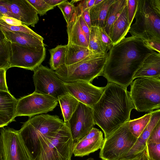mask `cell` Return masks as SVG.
<instances>
[{
  "mask_svg": "<svg viewBox=\"0 0 160 160\" xmlns=\"http://www.w3.org/2000/svg\"><path fill=\"white\" fill-rule=\"evenodd\" d=\"M153 51L141 39L125 38L109 50L102 76L108 83L127 88L145 58Z\"/></svg>",
  "mask_w": 160,
  "mask_h": 160,
  "instance_id": "obj_1",
  "label": "cell"
},
{
  "mask_svg": "<svg viewBox=\"0 0 160 160\" xmlns=\"http://www.w3.org/2000/svg\"><path fill=\"white\" fill-rule=\"evenodd\" d=\"M92 109L95 123L102 129L105 138L130 120L134 107L127 88L108 82Z\"/></svg>",
  "mask_w": 160,
  "mask_h": 160,
  "instance_id": "obj_2",
  "label": "cell"
},
{
  "mask_svg": "<svg viewBox=\"0 0 160 160\" xmlns=\"http://www.w3.org/2000/svg\"><path fill=\"white\" fill-rule=\"evenodd\" d=\"M74 142L65 122L57 132L38 140L32 155L33 160H71Z\"/></svg>",
  "mask_w": 160,
  "mask_h": 160,
  "instance_id": "obj_3",
  "label": "cell"
},
{
  "mask_svg": "<svg viewBox=\"0 0 160 160\" xmlns=\"http://www.w3.org/2000/svg\"><path fill=\"white\" fill-rule=\"evenodd\" d=\"M108 56V53L92 54L76 63L63 65L55 72L64 82H91L95 78L102 75Z\"/></svg>",
  "mask_w": 160,
  "mask_h": 160,
  "instance_id": "obj_4",
  "label": "cell"
},
{
  "mask_svg": "<svg viewBox=\"0 0 160 160\" xmlns=\"http://www.w3.org/2000/svg\"><path fill=\"white\" fill-rule=\"evenodd\" d=\"M129 32L132 36L144 41L160 43V15L150 0H138L134 18Z\"/></svg>",
  "mask_w": 160,
  "mask_h": 160,
  "instance_id": "obj_5",
  "label": "cell"
},
{
  "mask_svg": "<svg viewBox=\"0 0 160 160\" xmlns=\"http://www.w3.org/2000/svg\"><path fill=\"white\" fill-rule=\"evenodd\" d=\"M130 85V97L137 111L150 112L160 108V78L139 77Z\"/></svg>",
  "mask_w": 160,
  "mask_h": 160,
  "instance_id": "obj_6",
  "label": "cell"
},
{
  "mask_svg": "<svg viewBox=\"0 0 160 160\" xmlns=\"http://www.w3.org/2000/svg\"><path fill=\"white\" fill-rule=\"evenodd\" d=\"M64 123L57 115L41 114L23 123L19 131L32 156L38 139L57 132Z\"/></svg>",
  "mask_w": 160,
  "mask_h": 160,
  "instance_id": "obj_7",
  "label": "cell"
},
{
  "mask_svg": "<svg viewBox=\"0 0 160 160\" xmlns=\"http://www.w3.org/2000/svg\"><path fill=\"white\" fill-rule=\"evenodd\" d=\"M127 122L104 138L99 153L102 160H122L134 144L137 138L130 131Z\"/></svg>",
  "mask_w": 160,
  "mask_h": 160,
  "instance_id": "obj_8",
  "label": "cell"
},
{
  "mask_svg": "<svg viewBox=\"0 0 160 160\" xmlns=\"http://www.w3.org/2000/svg\"><path fill=\"white\" fill-rule=\"evenodd\" d=\"M0 134L2 160H33L19 130L3 127L0 128Z\"/></svg>",
  "mask_w": 160,
  "mask_h": 160,
  "instance_id": "obj_9",
  "label": "cell"
},
{
  "mask_svg": "<svg viewBox=\"0 0 160 160\" xmlns=\"http://www.w3.org/2000/svg\"><path fill=\"white\" fill-rule=\"evenodd\" d=\"M33 71L32 77L35 92L50 95L57 99L59 96L69 93L64 82L51 68L41 65Z\"/></svg>",
  "mask_w": 160,
  "mask_h": 160,
  "instance_id": "obj_10",
  "label": "cell"
},
{
  "mask_svg": "<svg viewBox=\"0 0 160 160\" xmlns=\"http://www.w3.org/2000/svg\"><path fill=\"white\" fill-rule=\"evenodd\" d=\"M58 102V99L53 97L34 92L18 100L15 117L27 116L31 118L52 111Z\"/></svg>",
  "mask_w": 160,
  "mask_h": 160,
  "instance_id": "obj_11",
  "label": "cell"
},
{
  "mask_svg": "<svg viewBox=\"0 0 160 160\" xmlns=\"http://www.w3.org/2000/svg\"><path fill=\"white\" fill-rule=\"evenodd\" d=\"M11 48L10 68L16 67L34 71L41 65L46 57L44 45L25 47L12 43Z\"/></svg>",
  "mask_w": 160,
  "mask_h": 160,
  "instance_id": "obj_12",
  "label": "cell"
},
{
  "mask_svg": "<svg viewBox=\"0 0 160 160\" xmlns=\"http://www.w3.org/2000/svg\"><path fill=\"white\" fill-rule=\"evenodd\" d=\"M67 123L74 144L88 134L95 124L92 108L79 102L76 109Z\"/></svg>",
  "mask_w": 160,
  "mask_h": 160,
  "instance_id": "obj_13",
  "label": "cell"
},
{
  "mask_svg": "<svg viewBox=\"0 0 160 160\" xmlns=\"http://www.w3.org/2000/svg\"><path fill=\"white\" fill-rule=\"evenodd\" d=\"M64 84L68 93L80 102L92 108L102 95L105 87H98L91 82L78 81Z\"/></svg>",
  "mask_w": 160,
  "mask_h": 160,
  "instance_id": "obj_14",
  "label": "cell"
},
{
  "mask_svg": "<svg viewBox=\"0 0 160 160\" xmlns=\"http://www.w3.org/2000/svg\"><path fill=\"white\" fill-rule=\"evenodd\" d=\"M15 18L23 24L34 27L38 22V13L27 0H3Z\"/></svg>",
  "mask_w": 160,
  "mask_h": 160,
  "instance_id": "obj_15",
  "label": "cell"
},
{
  "mask_svg": "<svg viewBox=\"0 0 160 160\" xmlns=\"http://www.w3.org/2000/svg\"><path fill=\"white\" fill-rule=\"evenodd\" d=\"M104 140L102 131L93 127L88 134L74 144L73 154L75 156L88 155L101 149Z\"/></svg>",
  "mask_w": 160,
  "mask_h": 160,
  "instance_id": "obj_16",
  "label": "cell"
},
{
  "mask_svg": "<svg viewBox=\"0 0 160 160\" xmlns=\"http://www.w3.org/2000/svg\"><path fill=\"white\" fill-rule=\"evenodd\" d=\"M18 100L10 92L0 91V128L15 120Z\"/></svg>",
  "mask_w": 160,
  "mask_h": 160,
  "instance_id": "obj_17",
  "label": "cell"
},
{
  "mask_svg": "<svg viewBox=\"0 0 160 160\" xmlns=\"http://www.w3.org/2000/svg\"><path fill=\"white\" fill-rule=\"evenodd\" d=\"M160 118V109L152 112L148 123L137 138L134 144L122 159L138 155L144 150L151 133Z\"/></svg>",
  "mask_w": 160,
  "mask_h": 160,
  "instance_id": "obj_18",
  "label": "cell"
},
{
  "mask_svg": "<svg viewBox=\"0 0 160 160\" xmlns=\"http://www.w3.org/2000/svg\"><path fill=\"white\" fill-rule=\"evenodd\" d=\"M141 77L160 78V53L154 51L145 58L133 79Z\"/></svg>",
  "mask_w": 160,
  "mask_h": 160,
  "instance_id": "obj_19",
  "label": "cell"
},
{
  "mask_svg": "<svg viewBox=\"0 0 160 160\" xmlns=\"http://www.w3.org/2000/svg\"><path fill=\"white\" fill-rule=\"evenodd\" d=\"M130 26L128 20L126 5L113 26L111 36L112 45L125 38L129 32Z\"/></svg>",
  "mask_w": 160,
  "mask_h": 160,
  "instance_id": "obj_20",
  "label": "cell"
},
{
  "mask_svg": "<svg viewBox=\"0 0 160 160\" xmlns=\"http://www.w3.org/2000/svg\"><path fill=\"white\" fill-rule=\"evenodd\" d=\"M79 15L76 13L73 19L67 24L68 44H74L88 48V42L79 22Z\"/></svg>",
  "mask_w": 160,
  "mask_h": 160,
  "instance_id": "obj_21",
  "label": "cell"
},
{
  "mask_svg": "<svg viewBox=\"0 0 160 160\" xmlns=\"http://www.w3.org/2000/svg\"><path fill=\"white\" fill-rule=\"evenodd\" d=\"M116 0H103L89 9L91 26L103 29L108 9Z\"/></svg>",
  "mask_w": 160,
  "mask_h": 160,
  "instance_id": "obj_22",
  "label": "cell"
},
{
  "mask_svg": "<svg viewBox=\"0 0 160 160\" xmlns=\"http://www.w3.org/2000/svg\"><path fill=\"white\" fill-rule=\"evenodd\" d=\"M4 37L11 43L25 47H37L44 45L43 41L32 35L18 32H2Z\"/></svg>",
  "mask_w": 160,
  "mask_h": 160,
  "instance_id": "obj_23",
  "label": "cell"
},
{
  "mask_svg": "<svg viewBox=\"0 0 160 160\" xmlns=\"http://www.w3.org/2000/svg\"><path fill=\"white\" fill-rule=\"evenodd\" d=\"M65 55V64H72L84 59L93 53L88 48L80 45L67 44Z\"/></svg>",
  "mask_w": 160,
  "mask_h": 160,
  "instance_id": "obj_24",
  "label": "cell"
},
{
  "mask_svg": "<svg viewBox=\"0 0 160 160\" xmlns=\"http://www.w3.org/2000/svg\"><path fill=\"white\" fill-rule=\"evenodd\" d=\"M127 3V0H116L108 9L103 29L110 38L114 23L126 6Z\"/></svg>",
  "mask_w": 160,
  "mask_h": 160,
  "instance_id": "obj_25",
  "label": "cell"
},
{
  "mask_svg": "<svg viewBox=\"0 0 160 160\" xmlns=\"http://www.w3.org/2000/svg\"><path fill=\"white\" fill-rule=\"evenodd\" d=\"M58 100L64 122H68L76 109L79 102L69 93L59 96Z\"/></svg>",
  "mask_w": 160,
  "mask_h": 160,
  "instance_id": "obj_26",
  "label": "cell"
},
{
  "mask_svg": "<svg viewBox=\"0 0 160 160\" xmlns=\"http://www.w3.org/2000/svg\"><path fill=\"white\" fill-rule=\"evenodd\" d=\"M88 45V49L94 54L108 53V49L102 41L98 27L91 26Z\"/></svg>",
  "mask_w": 160,
  "mask_h": 160,
  "instance_id": "obj_27",
  "label": "cell"
},
{
  "mask_svg": "<svg viewBox=\"0 0 160 160\" xmlns=\"http://www.w3.org/2000/svg\"><path fill=\"white\" fill-rule=\"evenodd\" d=\"M67 45H58L49 50L50 54L49 64L51 68L56 71L65 64V55Z\"/></svg>",
  "mask_w": 160,
  "mask_h": 160,
  "instance_id": "obj_28",
  "label": "cell"
},
{
  "mask_svg": "<svg viewBox=\"0 0 160 160\" xmlns=\"http://www.w3.org/2000/svg\"><path fill=\"white\" fill-rule=\"evenodd\" d=\"M11 43L4 37L0 38V69L7 71L10 68L12 55Z\"/></svg>",
  "mask_w": 160,
  "mask_h": 160,
  "instance_id": "obj_29",
  "label": "cell"
},
{
  "mask_svg": "<svg viewBox=\"0 0 160 160\" xmlns=\"http://www.w3.org/2000/svg\"><path fill=\"white\" fill-rule=\"evenodd\" d=\"M152 112H148L139 118L127 121L128 129L132 134L138 138L150 120Z\"/></svg>",
  "mask_w": 160,
  "mask_h": 160,
  "instance_id": "obj_30",
  "label": "cell"
},
{
  "mask_svg": "<svg viewBox=\"0 0 160 160\" xmlns=\"http://www.w3.org/2000/svg\"><path fill=\"white\" fill-rule=\"evenodd\" d=\"M0 29L1 32L9 31L21 32L32 35L42 41L44 39L42 37L23 24L20 26H11L0 19Z\"/></svg>",
  "mask_w": 160,
  "mask_h": 160,
  "instance_id": "obj_31",
  "label": "cell"
},
{
  "mask_svg": "<svg viewBox=\"0 0 160 160\" xmlns=\"http://www.w3.org/2000/svg\"><path fill=\"white\" fill-rule=\"evenodd\" d=\"M61 11L67 24L72 21L76 13V6L67 0L57 6Z\"/></svg>",
  "mask_w": 160,
  "mask_h": 160,
  "instance_id": "obj_32",
  "label": "cell"
},
{
  "mask_svg": "<svg viewBox=\"0 0 160 160\" xmlns=\"http://www.w3.org/2000/svg\"><path fill=\"white\" fill-rule=\"evenodd\" d=\"M148 160H160V143L147 142L145 149Z\"/></svg>",
  "mask_w": 160,
  "mask_h": 160,
  "instance_id": "obj_33",
  "label": "cell"
},
{
  "mask_svg": "<svg viewBox=\"0 0 160 160\" xmlns=\"http://www.w3.org/2000/svg\"><path fill=\"white\" fill-rule=\"evenodd\" d=\"M40 16H43L54 7L50 6L44 0H27Z\"/></svg>",
  "mask_w": 160,
  "mask_h": 160,
  "instance_id": "obj_34",
  "label": "cell"
},
{
  "mask_svg": "<svg viewBox=\"0 0 160 160\" xmlns=\"http://www.w3.org/2000/svg\"><path fill=\"white\" fill-rule=\"evenodd\" d=\"M138 0H127L128 16L129 23L131 26L136 12Z\"/></svg>",
  "mask_w": 160,
  "mask_h": 160,
  "instance_id": "obj_35",
  "label": "cell"
},
{
  "mask_svg": "<svg viewBox=\"0 0 160 160\" xmlns=\"http://www.w3.org/2000/svg\"><path fill=\"white\" fill-rule=\"evenodd\" d=\"M147 142L160 143V118L152 130Z\"/></svg>",
  "mask_w": 160,
  "mask_h": 160,
  "instance_id": "obj_36",
  "label": "cell"
},
{
  "mask_svg": "<svg viewBox=\"0 0 160 160\" xmlns=\"http://www.w3.org/2000/svg\"><path fill=\"white\" fill-rule=\"evenodd\" d=\"M79 22L81 29L85 35L87 41L88 43L90 35V29L84 20L82 15L81 13L79 14Z\"/></svg>",
  "mask_w": 160,
  "mask_h": 160,
  "instance_id": "obj_37",
  "label": "cell"
},
{
  "mask_svg": "<svg viewBox=\"0 0 160 160\" xmlns=\"http://www.w3.org/2000/svg\"><path fill=\"white\" fill-rule=\"evenodd\" d=\"M98 28L102 41L108 50H110L113 46L111 38L107 35L102 28Z\"/></svg>",
  "mask_w": 160,
  "mask_h": 160,
  "instance_id": "obj_38",
  "label": "cell"
},
{
  "mask_svg": "<svg viewBox=\"0 0 160 160\" xmlns=\"http://www.w3.org/2000/svg\"><path fill=\"white\" fill-rule=\"evenodd\" d=\"M6 16L15 18L3 0H0V17Z\"/></svg>",
  "mask_w": 160,
  "mask_h": 160,
  "instance_id": "obj_39",
  "label": "cell"
},
{
  "mask_svg": "<svg viewBox=\"0 0 160 160\" xmlns=\"http://www.w3.org/2000/svg\"><path fill=\"white\" fill-rule=\"evenodd\" d=\"M6 71L0 69V91L9 92L6 80Z\"/></svg>",
  "mask_w": 160,
  "mask_h": 160,
  "instance_id": "obj_40",
  "label": "cell"
},
{
  "mask_svg": "<svg viewBox=\"0 0 160 160\" xmlns=\"http://www.w3.org/2000/svg\"><path fill=\"white\" fill-rule=\"evenodd\" d=\"M0 19L11 26H20L22 24L20 21L12 17L2 16L0 17Z\"/></svg>",
  "mask_w": 160,
  "mask_h": 160,
  "instance_id": "obj_41",
  "label": "cell"
},
{
  "mask_svg": "<svg viewBox=\"0 0 160 160\" xmlns=\"http://www.w3.org/2000/svg\"><path fill=\"white\" fill-rule=\"evenodd\" d=\"M145 44L153 50L160 53V43L153 41H144Z\"/></svg>",
  "mask_w": 160,
  "mask_h": 160,
  "instance_id": "obj_42",
  "label": "cell"
},
{
  "mask_svg": "<svg viewBox=\"0 0 160 160\" xmlns=\"http://www.w3.org/2000/svg\"><path fill=\"white\" fill-rule=\"evenodd\" d=\"M89 9H87L81 12V14L84 20L90 29L91 27Z\"/></svg>",
  "mask_w": 160,
  "mask_h": 160,
  "instance_id": "obj_43",
  "label": "cell"
},
{
  "mask_svg": "<svg viewBox=\"0 0 160 160\" xmlns=\"http://www.w3.org/2000/svg\"><path fill=\"white\" fill-rule=\"evenodd\" d=\"M155 11L160 15V0H150Z\"/></svg>",
  "mask_w": 160,
  "mask_h": 160,
  "instance_id": "obj_44",
  "label": "cell"
},
{
  "mask_svg": "<svg viewBox=\"0 0 160 160\" xmlns=\"http://www.w3.org/2000/svg\"><path fill=\"white\" fill-rule=\"evenodd\" d=\"M50 6L55 7L62 3L65 1L66 0H44Z\"/></svg>",
  "mask_w": 160,
  "mask_h": 160,
  "instance_id": "obj_45",
  "label": "cell"
},
{
  "mask_svg": "<svg viewBox=\"0 0 160 160\" xmlns=\"http://www.w3.org/2000/svg\"><path fill=\"white\" fill-rule=\"evenodd\" d=\"M140 154L135 156L131 158H125L122 160H139Z\"/></svg>",
  "mask_w": 160,
  "mask_h": 160,
  "instance_id": "obj_46",
  "label": "cell"
},
{
  "mask_svg": "<svg viewBox=\"0 0 160 160\" xmlns=\"http://www.w3.org/2000/svg\"><path fill=\"white\" fill-rule=\"evenodd\" d=\"M103 0H95L94 5H96L100 3Z\"/></svg>",
  "mask_w": 160,
  "mask_h": 160,
  "instance_id": "obj_47",
  "label": "cell"
},
{
  "mask_svg": "<svg viewBox=\"0 0 160 160\" xmlns=\"http://www.w3.org/2000/svg\"><path fill=\"white\" fill-rule=\"evenodd\" d=\"M143 160H148L146 155L145 150L143 151Z\"/></svg>",
  "mask_w": 160,
  "mask_h": 160,
  "instance_id": "obj_48",
  "label": "cell"
},
{
  "mask_svg": "<svg viewBox=\"0 0 160 160\" xmlns=\"http://www.w3.org/2000/svg\"><path fill=\"white\" fill-rule=\"evenodd\" d=\"M139 160H143V152L140 154Z\"/></svg>",
  "mask_w": 160,
  "mask_h": 160,
  "instance_id": "obj_49",
  "label": "cell"
},
{
  "mask_svg": "<svg viewBox=\"0 0 160 160\" xmlns=\"http://www.w3.org/2000/svg\"><path fill=\"white\" fill-rule=\"evenodd\" d=\"M85 160H94V159L92 158H89Z\"/></svg>",
  "mask_w": 160,
  "mask_h": 160,
  "instance_id": "obj_50",
  "label": "cell"
},
{
  "mask_svg": "<svg viewBox=\"0 0 160 160\" xmlns=\"http://www.w3.org/2000/svg\"><path fill=\"white\" fill-rule=\"evenodd\" d=\"M0 160H2L1 158H0Z\"/></svg>",
  "mask_w": 160,
  "mask_h": 160,
  "instance_id": "obj_51",
  "label": "cell"
}]
</instances>
